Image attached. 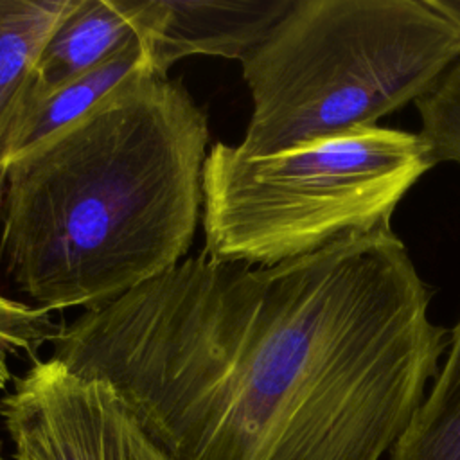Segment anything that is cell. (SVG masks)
Segmentation results:
<instances>
[{
  "mask_svg": "<svg viewBox=\"0 0 460 460\" xmlns=\"http://www.w3.org/2000/svg\"><path fill=\"white\" fill-rule=\"evenodd\" d=\"M392 228L271 266L199 252L79 316L72 365L174 460H381L449 331Z\"/></svg>",
  "mask_w": 460,
  "mask_h": 460,
  "instance_id": "1",
  "label": "cell"
},
{
  "mask_svg": "<svg viewBox=\"0 0 460 460\" xmlns=\"http://www.w3.org/2000/svg\"><path fill=\"white\" fill-rule=\"evenodd\" d=\"M205 113L187 90L135 75L14 156L0 261L32 305L92 311L180 264L203 208Z\"/></svg>",
  "mask_w": 460,
  "mask_h": 460,
  "instance_id": "2",
  "label": "cell"
},
{
  "mask_svg": "<svg viewBox=\"0 0 460 460\" xmlns=\"http://www.w3.org/2000/svg\"><path fill=\"white\" fill-rule=\"evenodd\" d=\"M460 58V32L428 0H293L241 61L252 99L235 147L259 158L377 126Z\"/></svg>",
  "mask_w": 460,
  "mask_h": 460,
  "instance_id": "3",
  "label": "cell"
},
{
  "mask_svg": "<svg viewBox=\"0 0 460 460\" xmlns=\"http://www.w3.org/2000/svg\"><path fill=\"white\" fill-rule=\"evenodd\" d=\"M433 165L417 133L381 126L259 158L214 144L201 180V252L271 266L392 228L394 210Z\"/></svg>",
  "mask_w": 460,
  "mask_h": 460,
  "instance_id": "4",
  "label": "cell"
},
{
  "mask_svg": "<svg viewBox=\"0 0 460 460\" xmlns=\"http://www.w3.org/2000/svg\"><path fill=\"white\" fill-rule=\"evenodd\" d=\"M13 460H174L104 379L34 361L0 399Z\"/></svg>",
  "mask_w": 460,
  "mask_h": 460,
  "instance_id": "5",
  "label": "cell"
},
{
  "mask_svg": "<svg viewBox=\"0 0 460 460\" xmlns=\"http://www.w3.org/2000/svg\"><path fill=\"white\" fill-rule=\"evenodd\" d=\"M293 0H138L142 41L155 75L189 56L243 61Z\"/></svg>",
  "mask_w": 460,
  "mask_h": 460,
  "instance_id": "6",
  "label": "cell"
},
{
  "mask_svg": "<svg viewBox=\"0 0 460 460\" xmlns=\"http://www.w3.org/2000/svg\"><path fill=\"white\" fill-rule=\"evenodd\" d=\"M138 0H79L45 45L22 104L110 61L138 40Z\"/></svg>",
  "mask_w": 460,
  "mask_h": 460,
  "instance_id": "7",
  "label": "cell"
},
{
  "mask_svg": "<svg viewBox=\"0 0 460 460\" xmlns=\"http://www.w3.org/2000/svg\"><path fill=\"white\" fill-rule=\"evenodd\" d=\"M142 74L155 75L142 41L135 40L110 61L23 102L4 146V167L7 169V164L31 146L79 119L119 84Z\"/></svg>",
  "mask_w": 460,
  "mask_h": 460,
  "instance_id": "8",
  "label": "cell"
},
{
  "mask_svg": "<svg viewBox=\"0 0 460 460\" xmlns=\"http://www.w3.org/2000/svg\"><path fill=\"white\" fill-rule=\"evenodd\" d=\"M77 4L79 0H0V207L5 140L45 45Z\"/></svg>",
  "mask_w": 460,
  "mask_h": 460,
  "instance_id": "9",
  "label": "cell"
},
{
  "mask_svg": "<svg viewBox=\"0 0 460 460\" xmlns=\"http://www.w3.org/2000/svg\"><path fill=\"white\" fill-rule=\"evenodd\" d=\"M397 460H460V318L446 361L395 446Z\"/></svg>",
  "mask_w": 460,
  "mask_h": 460,
  "instance_id": "10",
  "label": "cell"
},
{
  "mask_svg": "<svg viewBox=\"0 0 460 460\" xmlns=\"http://www.w3.org/2000/svg\"><path fill=\"white\" fill-rule=\"evenodd\" d=\"M415 106L420 115L417 135L431 162L460 164V58Z\"/></svg>",
  "mask_w": 460,
  "mask_h": 460,
  "instance_id": "11",
  "label": "cell"
},
{
  "mask_svg": "<svg viewBox=\"0 0 460 460\" xmlns=\"http://www.w3.org/2000/svg\"><path fill=\"white\" fill-rule=\"evenodd\" d=\"M428 4L460 32V0H428Z\"/></svg>",
  "mask_w": 460,
  "mask_h": 460,
  "instance_id": "12",
  "label": "cell"
},
{
  "mask_svg": "<svg viewBox=\"0 0 460 460\" xmlns=\"http://www.w3.org/2000/svg\"><path fill=\"white\" fill-rule=\"evenodd\" d=\"M0 460H13V456H11V458H7V456L4 455V446H2V440H0Z\"/></svg>",
  "mask_w": 460,
  "mask_h": 460,
  "instance_id": "13",
  "label": "cell"
}]
</instances>
